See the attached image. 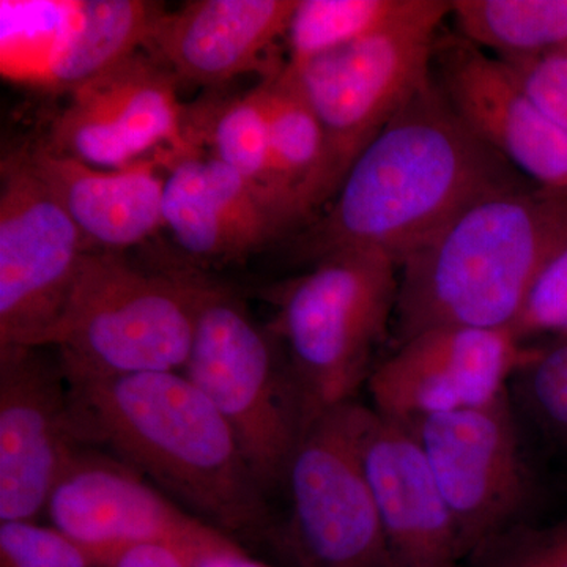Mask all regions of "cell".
<instances>
[{
  "instance_id": "cell-32",
  "label": "cell",
  "mask_w": 567,
  "mask_h": 567,
  "mask_svg": "<svg viewBox=\"0 0 567 567\" xmlns=\"http://www.w3.org/2000/svg\"><path fill=\"white\" fill-rule=\"evenodd\" d=\"M558 51L566 52V54H567V44H566V47H563L561 50H558Z\"/></svg>"
},
{
  "instance_id": "cell-15",
  "label": "cell",
  "mask_w": 567,
  "mask_h": 567,
  "mask_svg": "<svg viewBox=\"0 0 567 567\" xmlns=\"http://www.w3.org/2000/svg\"><path fill=\"white\" fill-rule=\"evenodd\" d=\"M432 78L458 118L514 169L536 185L567 189V130L533 102L502 59L442 31Z\"/></svg>"
},
{
  "instance_id": "cell-17",
  "label": "cell",
  "mask_w": 567,
  "mask_h": 567,
  "mask_svg": "<svg viewBox=\"0 0 567 567\" xmlns=\"http://www.w3.org/2000/svg\"><path fill=\"white\" fill-rule=\"evenodd\" d=\"M164 185V227L197 262L227 264L259 251L282 227L237 173L213 156L177 153Z\"/></svg>"
},
{
  "instance_id": "cell-3",
  "label": "cell",
  "mask_w": 567,
  "mask_h": 567,
  "mask_svg": "<svg viewBox=\"0 0 567 567\" xmlns=\"http://www.w3.org/2000/svg\"><path fill=\"white\" fill-rule=\"evenodd\" d=\"M567 248V189L528 182L465 208L399 265L395 344L434 328L513 330Z\"/></svg>"
},
{
  "instance_id": "cell-21",
  "label": "cell",
  "mask_w": 567,
  "mask_h": 567,
  "mask_svg": "<svg viewBox=\"0 0 567 567\" xmlns=\"http://www.w3.org/2000/svg\"><path fill=\"white\" fill-rule=\"evenodd\" d=\"M270 130L271 193L284 230L327 205V147L315 111L286 69L262 82Z\"/></svg>"
},
{
  "instance_id": "cell-11",
  "label": "cell",
  "mask_w": 567,
  "mask_h": 567,
  "mask_svg": "<svg viewBox=\"0 0 567 567\" xmlns=\"http://www.w3.org/2000/svg\"><path fill=\"white\" fill-rule=\"evenodd\" d=\"M44 513L51 527L91 554L96 567L140 544H171L199 555L235 544L185 513L132 466L85 445L63 470Z\"/></svg>"
},
{
  "instance_id": "cell-29",
  "label": "cell",
  "mask_w": 567,
  "mask_h": 567,
  "mask_svg": "<svg viewBox=\"0 0 567 567\" xmlns=\"http://www.w3.org/2000/svg\"><path fill=\"white\" fill-rule=\"evenodd\" d=\"M499 59V58H498ZM533 102L551 121L567 130V54L548 51L543 54L502 59Z\"/></svg>"
},
{
  "instance_id": "cell-20",
  "label": "cell",
  "mask_w": 567,
  "mask_h": 567,
  "mask_svg": "<svg viewBox=\"0 0 567 567\" xmlns=\"http://www.w3.org/2000/svg\"><path fill=\"white\" fill-rule=\"evenodd\" d=\"M162 6L144 0L71 2L69 17L41 82L71 93L151 44L164 17Z\"/></svg>"
},
{
  "instance_id": "cell-7",
  "label": "cell",
  "mask_w": 567,
  "mask_h": 567,
  "mask_svg": "<svg viewBox=\"0 0 567 567\" xmlns=\"http://www.w3.org/2000/svg\"><path fill=\"white\" fill-rule=\"evenodd\" d=\"M450 17L451 0H425L417 13L374 35L300 66L284 63L322 126L327 204L358 156L431 80L436 39Z\"/></svg>"
},
{
  "instance_id": "cell-30",
  "label": "cell",
  "mask_w": 567,
  "mask_h": 567,
  "mask_svg": "<svg viewBox=\"0 0 567 567\" xmlns=\"http://www.w3.org/2000/svg\"><path fill=\"white\" fill-rule=\"evenodd\" d=\"M200 557L171 544H140L123 548L106 567H194Z\"/></svg>"
},
{
  "instance_id": "cell-12",
  "label": "cell",
  "mask_w": 567,
  "mask_h": 567,
  "mask_svg": "<svg viewBox=\"0 0 567 567\" xmlns=\"http://www.w3.org/2000/svg\"><path fill=\"white\" fill-rule=\"evenodd\" d=\"M511 330L445 327L398 346L368 379L374 410L404 425L491 404L532 357Z\"/></svg>"
},
{
  "instance_id": "cell-8",
  "label": "cell",
  "mask_w": 567,
  "mask_h": 567,
  "mask_svg": "<svg viewBox=\"0 0 567 567\" xmlns=\"http://www.w3.org/2000/svg\"><path fill=\"white\" fill-rule=\"evenodd\" d=\"M365 409L352 401L312 417L290 457V520L276 543L297 567H391L361 461Z\"/></svg>"
},
{
  "instance_id": "cell-5",
  "label": "cell",
  "mask_w": 567,
  "mask_h": 567,
  "mask_svg": "<svg viewBox=\"0 0 567 567\" xmlns=\"http://www.w3.org/2000/svg\"><path fill=\"white\" fill-rule=\"evenodd\" d=\"M399 264L386 254L341 251L279 284L275 338L300 386L308 423L324 410L354 401L368 383L372 354L394 319Z\"/></svg>"
},
{
  "instance_id": "cell-31",
  "label": "cell",
  "mask_w": 567,
  "mask_h": 567,
  "mask_svg": "<svg viewBox=\"0 0 567 567\" xmlns=\"http://www.w3.org/2000/svg\"><path fill=\"white\" fill-rule=\"evenodd\" d=\"M194 567H274L267 563L259 561V559L249 557L248 554L238 546L237 543L233 546L219 548V550L210 551L197 559Z\"/></svg>"
},
{
  "instance_id": "cell-19",
  "label": "cell",
  "mask_w": 567,
  "mask_h": 567,
  "mask_svg": "<svg viewBox=\"0 0 567 567\" xmlns=\"http://www.w3.org/2000/svg\"><path fill=\"white\" fill-rule=\"evenodd\" d=\"M33 173L51 189L81 234L87 252L121 254L164 227L166 178L158 162L102 169L52 152L24 151Z\"/></svg>"
},
{
  "instance_id": "cell-18",
  "label": "cell",
  "mask_w": 567,
  "mask_h": 567,
  "mask_svg": "<svg viewBox=\"0 0 567 567\" xmlns=\"http://www.w3.org/2000/svg\"><path fill=\"white\" fill-rule=\"evenodd\" d=\"M298 0H194L164 13L148 50L177 80L223 84L259 69Z\"/></svg>"
},
{
  "instance_id": "cell-6",
  "label": "cell",
  "mask_w": 567,
  "mask_h": 567,
  "mask_svg": "<svg viewBox=\"0 0 567 567\" xmlns=\"http://www.w3.org/2000/svg\"><path fill=\"white\" fill-rule=\"evenodd\" d=\"M182 372L230 425L265 494L282 487L308 425L303 395L271 334L233 290L208 278Z\"/></svg>"
},
{
  "instance_id": "cell-9",
  "label": "cell",
  "mask_w": 567,
  "mask_h": 567,
  "mask_svg": "<svg viewBox=\"0 0 567 567\" xmlns=\"http://www.w3.org/2000/svg\"><path fill=\"white\" fill-rule=\"evenodd\" d=\"M456 522L462 555L525 524L535 475L522 447L509 395L406 425Z\"/></svg>"
},
{
  "instance_id": "cell-14",
  "label": "cell",
  "mask_w": 567,
  "mask_h": 567,
  "mask_svg": "<svg viewBox=\"0 0 567 567\" xmlns=\"http://www.w3.org/2000/svg\"><path fill=\"white\" fill-rule=\"evenodd\" d=\"M177 78L137 52L76 91L52 125L47 147L102 169H121L167 144L189 148L183 133Z\"/></svg>"
},
{
  "instance_id": "cell-16",
  "label": "cell",
  "mask_w": 567,
  "mask_h": 567,
  "mask_svg": "<svg viewBox=\"0 0 567 567\" xmlns=\"http://www.w3.org/2000/svg\"><path fill=\"white\" fill-rule=\"evenodd\" d=\"M360 451L391 567H457L456 522L412 431L365 409Z\"/></svg>"
},
{
  "instance_id": "cell-13",
  "label": "cell",
  "mask_w": 567,
  "mask_h": 567,
  "mask_svg": "<svg viewBox=\"0 0 567 567\" xmlns=\"http://www.w3.org/2000/svg\"><path fill=\"white\" fill-rule=\"evenodd\" d=\"M47 347H0V522L35 520L80 450L69 380Z\"/></svg>"
},
{
  "instance_id": "cell-24",
  "label": "cell",
  "mask_w": 567,
  "mask_h": 567,
  "mask_svg": "<svg viewBox=\"0 0 567 567\" xmlns=\"http://www.w3.org/2000/svg\"><path fill=\"white\" fill-rule=\"evenodd\" d=\"M208 142L213 158L240 175L282 227L271 193L270 130L262 82L224 104L213 118Z\"/></svg>"
},
{
  "instance_id": "cell-27",
  "label": "cell",
  "mask_w": 567,
  "mask_h": 567,
  "mask_svg": "<svg viewBox=\"0 0 567 567\" xmlns=\"http://www.w3.org/2000/svg\"><path fill=\"white\" fill-rule=\"evenodd\" d=\"M472 561L475 567H567V517L544 527L517 525L480 548Z\"/></svg>"
},
{
  "instance_id": "cell-22",
  "label": "cell",
  "mask_w": 567,
  "mask_h": 567,
  "mask_svg": "<svg viewBox=\"0 0 567 567\" xmlns=\"http://www.w3.org/2000/svg\"><path fill=\"white\" fill-rule=\"evenodd\" d=\"M456 32L499 59L561 50L567 0H451Z\"/></svg>"
},
{
  "instance_id": "cell-2",
  "label": "cell",
  "mask_w": 567,
  "mask_h": 567,
  "mask_svg": "<svg viewBox=\"0 0 567 567\" xmlns=\"http://www.w3.org/2000/svg\"><path fill=\"white\" fill-rule=\"evenodd\" d=\"M74 431L224 535L271 536L265 494L221 413L183 372L69 379Z\"/></svg>"
},
{
  "instance_id": "cell-25",
  "label": "cell",
  "mask_w": 567,
  "mask_h": 567,
  "mask_svg": "<svg viewBox=\"0 0 567 567\" xmlns=\"http://www.w3.org/2000/svg\"><path fill=\"white\" fill-rule=\"evenodd\" d=\"M516 377L529 416L567 446V338L533 347L532 357Z\"/></svg>"
},
{
  "instance_id": "cell-4",
  "label": "cell",
  "mask_w": 567,
  "mask_h": 567,
  "mask_svg": "<svg viewBox=\"0 0 567 567\" xmlns=\"http://www.w3.org/2000/svg\"><path fill=\"white\" fill-rule=\"evenodd\" d=\"M205 276L140 270L121 254L87 252L48 341L69 379L182 372Z\"/></svg>"
},
{
  "instance_id": "cell-1",
  "label": "cell",
  "mask_w": 567,
  "mask_h": 567,
  "mask_svg": "<svg viewBox=\"0 0 567 567\" xmlns=\"http://www.w3.org/2000/svg\"><path fill=\"white\" fill-rule=\"evenodd\" d=\"M528 182L458 118L431 76L358 156L300 249L311 264L374 251L401 265L476 200Z\"/></svg>"
},
{
  "instance_id": "cell-23",
  "label": "cell",
  "mask_w": 567,
  "mask_h": 567,
  "mask_svg": "<svg viewBox=\"0 0 567 567\" xmlns=\"http://www.w3.org/2000/svg\"><path fill=\"white\" fill-rule=\"evenodd\" d=\"M425 0H298L287 41L289 61L303 63L404 21Z\"/></svg>"
},
{
  "instance_id": "cell-28",
  "label": "cell",
  "mask_w": 567,
  "mask_h": 567,
  "mask_svg": "<svg viewBox=\"0 0 567 567\" xmlns=\"http://www.w3.org/2000/svg\"><path fill=\"white\" fill-rule=\"evenodd\" d=\"M511 331L522 344L540 336L567 338V248L544 268Z\"/></svg>"
},
{
  "instance_id": "cell-26",
  "label": "cell",
  "mask_w": 567,
  "mask_h": 567,
  "mask_svg": "<svg viewBox=\"0 0 567 567\" xmlns=\"http://www.w3.org/2000/svg\"><path fill=\"white\" fill-rule=\"evenodd\" d=\"M0 567H96L85 548L35 520L0 522Z\"/></svg>"
},
{
  "instance_id": "cell-10",
  "label": "cell",
  "mask_w": 567,
  "mask_h": 567,
  "mask_svg": "<svg viewBox=\"0 0 567 567\" xmlns=\"http://www.w3.org/2000/svg\"><path fill=\"white\" fill-rule=\"evenodd\" d=\"M87 254L25 152L0 167V347H48Z\"/></svg>"
}]
</instances>
